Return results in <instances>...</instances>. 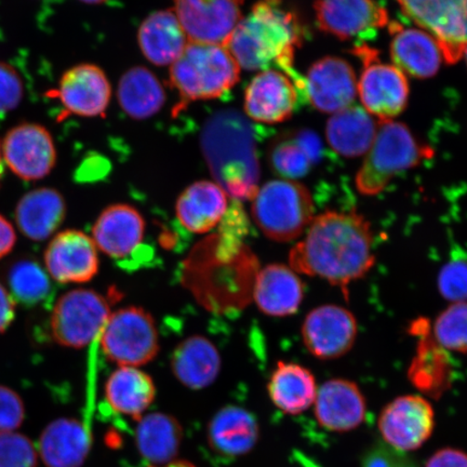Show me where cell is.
<instances>
[{"instance_id":"obj_1","label":"cell","mask_w":467,"mask_h":467,"mask_svg":"<svg viewBox=\"0 0 467 467\" xmlns=\"http://www.w3.org/2000/svg\"><path fill=\"white\" fill-rule=\"evenodd\" d=\"M376 265L370 222L358 212H326L315 217L289 254L297 274L326 280L346 297L349 285Z\"/></svg>"},{"instance_id":"obj_2","label":"cell","mask_w":467,"mask_h":467,"mask_svg":"<svg viewBox=\"0 0 467 467\" xmlns=\"http://www.w3.org/2000/svg\"><path fill=\"white\" fill-rule=\"evenodd\" d=\"M303 35L299 19L282 0H260L243 16L226 48L246 71L273 68L288 74L306 99V78L294 68Z\"/></svg>"},{"instance_id":"obj_3","label":"cell","mask_w":467,"mask_h":467,"mask_svg":"<svg viewBox=\"0 0 467 467\" xmlns=\"http://www.w3.org/2000/svg\"><path fill=\"white\" fill-rule=\"evenodd\" d=\"M202 145L215 183L234 200H253L260 166L248 122L235 112L215 115L204 127Z\"/></svg>"},{"instance_id":"obj_4","label":"cell","mask_w":467,"mask_h":467,"mask_svg":"<svg viewBox=\"0 0 467 467\" xmlns=\"http://www.w3.org/2000/svg\"><path fill=\"white\" fill-rule=\"evenodd\" d=\"M241 69L225 46L190 42L171 64L169 78L181 98L178 109L225 96L238 83Z\"/></svg>"},{"instance_id":"obj_5","label":"cell","mask_w":467,"mask_h":467,"mask_svg":"<svg viewBox=\"0 0 467 467\" xmlns=\"http://www.w3.org/2000/svg\"><path fill=\"white\" fill-rule=\"evenodd\" d=\"M431 156L433 150L420 142L406 125L393 120L381 122L375 141L356 174V189L361 195L376 196L397 174Z\"/></svg>"},{"instance_id":"obj_6","label":"cell","mask_w":467,"mask_h":467,"mask_svg":"<svg viewBox=\"0 0 467 467\" xmlns=\"http://www.w3.org/2000/svg\"><path fill=\"white\" fill-rule=\"evenodd\" d=\"M251 201L255 225L273 242L296 241L306 234L315 218L311 192L297 181H270L256 191Z\"/></svg>"},{"instance_id":"obj_7","label":"cell","mask_w":467,"mask_h":467,"mask_svg":"<svg viewBox=\"0 0 467 467\" xmlns=\"http://www.w3.org/2000/svg\"><path fill=\"white\" fill-rule=\"evenodd\" d=\"M100 337L104 355L119 367L150 364L161 349L155 319L140 306H127L110 314Z\"/></svg>"},{"instance_id":"obj_8","label":"cell","mask_w":467,"mask_h":467,"mask_svg":"<svg viewBox=\"0 0 467 467\" xmlns=\"http://www.w3.org/2000/svg\"><path fill=\"white\" fill-rule=\"evenodd\" d=\"M112 314L107 297L91 289H74L58 297L50 318L54 340L62 347L83 348L101 335Z\"/></svg>"},{"instance_id":"obj_9","label":"cell","mask_w":467,"mask_h":467,"mask_svg":"<svg viewBox=\"0 0 467 467\" xmlns=\"http://www.w3.org/2000/svg\"><path fill=\"white\" fill-rule=\"evenodd\" d=\"M402 13L440 45L445 62L463 58L467 47V0H396Z\"/></svg>"},{"instance_id":"obj_10","label":"cell","mask_w":467,"mask_h":467,"mask_svg":"<svg viewBox=\"0 0 467 467\" xmlns=\"http://www.w3.org/2000/svg\"><path fill=\"white\" fill-rule=\"evenodd\" d=\"M364 62V71L358 81V96L363 108L373 119L387 122L404 112L409 99L406 75L394 64L379 61L378 54L367 47L356 49Z\"/></svg>"},{"instance_id":"obj_11","label":"cell","mask_w":467,"mask_h":467,"mask_svg":"<svg viewBox=\"0 0 467 467\" xmlns=\"http://www.w3.org/2000/svg\"><path fill=\"white\" fill-rule=\"evenodd\" d=\"M244 0H175L174 14L190 42L225 46L243 19Z\"/></svg>"},{"instance_id":"obj_12","label":"cell","mask_w":467,"mask_h":467,"mask_svg":"<svg viewBox=\"0 0 467 467\" xmlns=\"http://www.w3.org/2000/svg\"><path fill=\"white\" fill-rule=\"evenodd\" d=\"M301 332L309 354L321 360H331L342 358L353 348L358 324L349 309L325 305L306 315Z\"/></svg>"},{"instance_id":"obj_13","label":"cell","mask_w":467,"mask_h":467,"mask_svg":"<svg viewBox=\"0 0 467 467\" xmlns=\"http://www.w3.org/2000/svg\"><path fill=\"white\" fill-rule=\"evenodd\" d=\"M433 407L418 395L399 397L383 409L379 429L388 446L400 452L416 451L433 431Z\"/></svg>"},{"instance_id":"obj_14","label":"cell","mask_w":467,"mask_h":467,"mask_svg":"<svg viewBox=\"0 0 467 467\" xmlns=\"http://www.w3.org/2000/svg\"><path fill=\"white\" fill-rule=\"evenodd\" d=\"M3 157L17 177L25 181L42 180L57 162V150L45 127L26 122L13 128L4 139Z\"/></svg>"},{"instance_id":"obj_15","label":"cell","mask_w":467,"mask_h":467,"mask_svg":"<svg viewBox=\"0 0 467 467\" xmlns=\"http://www.w3.org/2000/svg\"><path fill=\"white\" fill-rule=\"evenodd\" d=\"M302 99L299 88L288 74L271 68L250 81L244 108L249 119L275 125L289 119Z\"/></svg>"},{"instance_id":"obj_16","label":"cell","mask_w":467,"mask_h":467,"mask_svg":"<svg viewBox=\"0 0 467 467\" xmlns=\"http://www.w3.org/2000/svg\"><path fill=\"white\" fill-rule=\"evenodd\" d=\"M44 260L47 273L60 284L89 283L100 270L95 242L78 230H66L52 238Z\"/></svg>"},{"instance_id":"obj_17","label":"cell","mask_w":467,"mask_h":467,"mask_svg":"<svg viewBox=\"0 0 467 467\" xmlns=\"http://www.w3.org/2000/svg\"><path fill=\"white\" fill-rule=\"evenodd\" d=\"M314 8L321 31L342 40L366 37L389 25L387 9L376 0H317Z\"/></svg>"},{"instance_id":"obj_18","label":"cell","mask_w":467,"mask_h":467,"mask_svg":"<svg viewBox=\"0 0 467 467\" xmlns=\"http://www.w3.org/2000/svg\"><path fill=\"white\" fill-rule=\"evenodd\" d=\"M358 81L348 62L341 57H326L308 69L306 99L319 112L336 114L354 104Z\"/></svg>"},{"instance_id":"obj_19","label":"cell","mask_w":467,"mask_h":467,"mask_svg":"<svg viewBox=\"0 0 467 467\" xmlns=\"http://www.w3.org/2000/svg\"><path fill=\"white\" fill-rule=\"evenodd\" d=\"M51 97L60 100L67 115L103 117L112 97V88L100 67L79 64L63 74Z\"/></svg>"},{"instance_id":"obj_20","label":"cell","mask_w":467,"mask_h":467,"mask_svg":"<svg viewBox=\"0 0 467 467\" xmlns=\"http://www.w3.org/2000/svg\"><path fill=\"white\" fill-rule=\"evenodd\" d=\"M430 329L429 321L425 319L417 320L411 327L419 341L408 378L414 388L438 399L451 388L452 365L447 350L436 342Z\"/></svg>"},{"instance_id":"obj_21","label":"cell","mask_w":467,"mask_h":467,"mask_svg":"<svg viewBox=\"0 0 467 467\" xmlns=\"http://www.w3.org/2000/svg\"><path fill=\"white\" fill-rule=\"evenodd\" d=\"M145 220L127 203L104 209L92 227V239L99 251L114 259L126 258L143 242Z\"/></svg>"},{"instance_id":"obj_22","label":"cell","mask_w":467,"mask_h":467,"mask_svg":"<svg viewBox=\"0 0 467 467\" xmlns=\"http://www.w3.org/2000/svg\"><path fill=\"white\" fill-rule=\"evenodd\" d=\"M389 52L393 64L411 78H433L445 62L440 45L421 28H405L389 22Z\"/></svg>"},{"instance_id":"obj_23","label":"cell","mask_w":467,"mask_h":467,"mask_svg":"<svg viewBox=\"0 0 467 467\" xmlns=\"http://www.w3.org/2000/svg\"><path fill=\"white\" fill-rule=\"evenodd\" d=\"M314 405L318 423L332 431L354 430L366 417L365 397L348 379H334L321 385Z\"/></svg>"},{"instance_id":"obj_24","label":"cell","mask_w":467,"mask_h":467,"mask_svg":"<svg viewBox=\"0 0 467 467\" xmlns=\"http://www.w3.org/2000/svg\"><path fill=\"white\" fill-rule=\"evenodd\" d=\"M305 295L299 274L279 263L263 267L254 279L255 305L268 317H285L296 313Z\"/></svg>"},{"instance_id":"obj_25","label":"cell","mask_w":467,"mask_h":467,"mask_svg":"<svg viewBox=\"0 0 467 467\" xmlns=\"http://www.w3.org/2000/svg\"><path fill=\"white\" fill-rule=\"evenodd\" d=\"M229 200L230 196L218 183L198 181L181 192L175 214L185 230L207 234L225 217Z\"/></svg>"},{"instance_id":"obj_26","label":"cell","mask_w":467,"mask_h":467,"mask_svg":"<svg viewBox=\"0 0 467 467\" xmlns=\"http://www.w3.org/2000/svg\"><path fill=\"white\" fill-rule=\"evenodd\" d=\"M259 436V423L254 414L238 406L222 408L208 424L210 448L225 458L247 454L255 447Z\"/></svg>"},{"instance_id":"obj_27","label":"cell","mask_w":467,"mask_h":467,"mask_svg":"<svg viewBox=\"0 0 467 467\" xmlns=\"http://www.w3.org/2000/svg\"><path fill=\"white\" fill-rule=\"evenodd\" d=\"M105 400L110 409L139 421L156 397L154 379L137 367L117 368L105 383Z\"/></svg>"},{"instance_id":"obj_28","label":"cell","mask_w":467,"mask_h":467,"mask_svg":"<svg viewBox=\"0 0 467 467\" xmlns=\"http://www.w3.org/2000/svg\"><path fill=\"white\" fill-rule=\"evenodd\" d=\"M66 217V200L55 189L28 192L16 208L17 227L23 235L33 242H44L54 235Z\"/></svg>"},{"instance_id":"obj_29","label":"cell","mask_w":467,"mask_h":467,"mask_svg":"<svg viewBox=\"0 0 467 467\" xmlns=\"http://www.w3.org/2000/svg\"><path fill=\"white\" fill-rule=\"evenodd\" d=\"M222 360L217 347L202 336L185 338L173 350L171 368L175 379L191 389L210 387L217 379Z\"/></svg>"},{"instance_id":"obj_30","label":"cell","mask_w":467,"mask_h":467,"mask_svg":"<svg viewBox=\"0 0 467 467\" xmlns=\"http://www.w3.org/2000/svg\"><path fill=\"white\" fill-rule=\"evenodd\" d=\"M139 46L155 66H171L182 55L190 40L173 10L151 14L139 28Z\"/></svg>"},{"instance_id":"obj_31","label":"cell","mask_w":467,"mask_h":467,"mask_svg":"<svg viewBox=\"0 0 467 467\" xmlns=\"http://www.w3.org/2000/svg\"><path fill=\"white\" fill-rule=\"evenodd\" d=\"M91 438L83 423L58 419L39 440V454L47 467H80L90 451Z\"/></svg>"},{"instance_id":"obj_32","label":"cell","mask_w":467,"mask_h":467,"mask_svg":"<svg viewBox=\"0 0 467 467\" xmlns=\"http://www.w3.org/2000/svg\"><path fill=\"white\" fill-rule=\"evenodd\" d=\"M317 390L313 373L289 361H278L267 384L273 404L289 416L306 411L314 404Z\"/></svg>"},{"instance_id":"obj_33","label":"cell","mask_w":467,"mask_h":467,"mask_svg":"<svg viewBox=\"0 0 467 467\" xmlns=\"http://www.w3.org/2000/svg\"><path fill=\"white\" fill-rule=\"evenodd\" d=\"M373 117L359 105L332 114L327 124V140L337 154L355 159L367 154L378 132Z\"/></svg>"},{"instance_id":"obj_34","label":"cell","mask_w":467,"mask_h":467,"mask_svg":"<svg viewBox=\"0 0 467 467\" xmlns=\"http://www.w3.org/2000/svg\"><path fill=\"white\" fill-rule=\"evenodd\" d=\"M136 442L140 455L151 467L162 466L177 460L183 430L177 419L169 414L153 412L139 420Z\"/></svg>"},{"instance_id":"obj_35","label":"cell","mask_w":467,"mask_h":467,"mask_svg":"<svg viewBox=\"0 0 467 467\" xmlns=\"http://www.w3.org/2000/svg\"><path fill=\"white\" fill-rule=\"evenodd\" d=\"M117 98L128 116L143 120L160 112L165 104L166 93L153 73L139 67L122 75Z\"/></svg>"},{"instance_id":"obj_36","label":"cell","mask_w":467,"mask_h":467,"mask_svg":"<svg viewBox=\"0 0 467 467\" xmlns=\"http://www.w3.org/2000/svg\"><path fill=\"white\" fill-rule=\"evenodd\" d=\"M321 144L314 132L302 131L294 139L277 143L271 151L274 171L285 180L306 177L320 160Z\"/></svg>"},{"instance_id":"obj_37","label":"cell","mask_w":467,"mask_h":467,"mask_svg":"<svg viewBox=\"0 0 467 467\" xmlns=\"http://www.w3.org/2000/svg\"><path fill=\"white\" fill-rule=\"evenodd\" d=\"M7 280L16 302L26 307L43 306L52 296L49 274L36 261L23 259L10 266Z\"/></svg>"},{"instance_id":"obj_38","label":"cell","mask_w":467,"mask_h":467,"mask_svg":"<svg viewBox=\"0 0 467 467\" xmlns=\"http://www.w3.org/2000/svg\"><path fill=\"white\" fill-rule=\"evenodd\" d=\"M436 342L451 352L467 353V302L452 303L438 315L431 330Z\"/></svg>"},{"instance_id":"obj_39","label":"cell","mask_w":467,"mask_h":467,"mask_svg":"<svg viewBox=\"0 0 467 467\" xmlns=\"http://www.w3.org/2000/svg\"><path fill=\"white\" fill-rule=\"evenodd\" d=\"M33 442L19 433L0 434V467H37Z\"/></svg>"},{"instance_id":"obj_40","label":"cell","mask_w":467,"mask_h":467,"mask_svg":"<svg viewBox=\"0 0 467 467\" xmlns=\"http://www.w3.org/2000/svg\"><path fill=\"white\" fill-rule=\"evenodd\" d=\"M437 287L449 302H467V260L455 258L447 262L438 274Z\"/></svg>"},{"instance_id":"obj_41","label":"cell","mask_w":467,"mask_h":467,"mask_svg":"<svg viewBox=\"0 0 467 467\" xmlns=\"http://www.w3.org/2000/svg\"><path fill=\"white\" fill-rule=\"evenodd\" d=\"M25 85L16 69L8 63L0 62V114L11 112L22 101Z\"/></svg>"},{"instance_id":"obj_42","label":"cell","mask_w":467,"mask_h":467,"mask_svg":"<svg viewBox=\"0 0 467 467\" xmlns=\"http://www.w3.org/2000/svg\"><path fill=\"white\" fill-rule=\"evenodd\" d=\"M23 400L14 389L0 385V434L13 433L25 421Z\"/></svg>"},{"instance_id":"obj_43","label":"cell","mask_w":467,"mask_h":467,"mask_svg":"<svg viewBox=\"0 0 467 467\" xmlns=\"http://www.w3.org/2000/svg\"><path fill=\"white\" fill-rule=\"evenodd\" d=\"M425 467H467V454L454 449H443L436 452Z\"/></svg>"},{"instance_id":"obj_44","label":"cell","mask_w":467,"mask_h":467,"mask_svg":"<svg viewBox=\"0 0 467 467\" xmlns=\"http://www.w3.org/2000/svg\"><path fill=\"white\" fill-rule=\"evenodd\" d=\"M16 317V301L8 289L0 284V334L9 328Z\"/></svg>"},{"instance_id":"obj_45","label":"cell","mask_w":467,"mask_h":467,"mask_svg":"<svg viewBox=\"0 0 467 467\" xmlns=\"http://www.w3.org/2000/svg\"><path fill=\"white\" fill-rule=\"evenodd\" d=\"M16 244V233L13 224L0 214V260L14 250Z\"/></svg>"},{"instance_id":"obj_46","label":"cell","mask_w":467,"mask_h":467,"mask_svg":"<svg viewBox=\"0 0 467 467\" xmlns=\"http://www.w3.org/2000/svg\"><path fill=\"white\" fill-rule=\"evenodd\" d=\"M393 467H418L416 464L412 462L410 459H408L404 453L401 454V457L395 463Z\"/></svg>"},{"instance_id":"obj_47","label":"cell","mask_w":467,"mask_h":467,"mask_svg":"<svg viewBox=\"0 0 467 467\" xmlns=\"http://www.w3.org/2000/svg\"><path fill=\"white\" fill-rule=\"evenodd\" d=\"M153 467H196L194 464L188 462V461H180L175 460L173 462L162 465V466H153Z\"/></svg>"},{"instance_id":"obj_48","label":"cell","mask_w":467,"mask_h":467,"mask_svg":"<svg viewBox=\"0 0 467 467\" xmlns=\"http://www.w3.org/2000/svg\"><path fill=\"white\" fill-rule=\"evenodd\" d=\"M3 173H4V157H3L2 146H0V181H2Z\"/></svg>"},{"instance_id":"obj_49","label":"cell","mask_w":467,"mask_h":467,"mask_svg":"<svg viewBox=\"0 0 467 467\" xmlns=\"http://www.w3.org/2000/svg\"><path fill=\"white\" fill-rule=\"evenodd\" d=\"M79 2H83L86 4L97 5V4H102L104 2H107V0H79Z\"/></svg>"},{"instance_id":"obj_50","label":"cell","mask_w":467,"mask_h":467,"mask_svg":"<svg viewBox=\"0 0 467 467\" xmlns=\"http://www.w3.org/2000/svg\"><path fill=\"white\" fill-rule=\"evenodd\" d=\"M463 57H465L466 66H467V47H466V48L464 50Z\"/></svg>"}]
</instances>
